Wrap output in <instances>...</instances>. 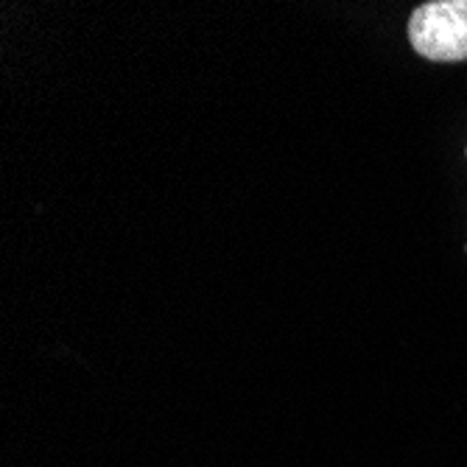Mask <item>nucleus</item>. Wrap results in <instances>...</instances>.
<instances>
[{"mask_svg": "<svg viewBox=\"0 0 467 467\" xmlns=\"http://www.w3.org/2000/svg\"><path fill=\"white\" fill-rule=\"evenodd\" d=\"M414 54L429 62H467V0L420 4L406 26Z\"/></svg>", "mask_w": 467, "mask_h": 467, "instance_id": "nucleus-1", "label": "nucleus"}, {"mask_svg": "<svg viewBox=\"0 0 467 467\" xmlns=\"http://www.w3.org/2000/svg\"><path fill=\"white\" fill-rule=\"evenodd\" d=\"M464 154H467V151H464Z\"/></svg>", "mask_w": 467, "mask_h": 467, "instance_id": "nucleus-2", "label": "nucleus"}]
</instances>
